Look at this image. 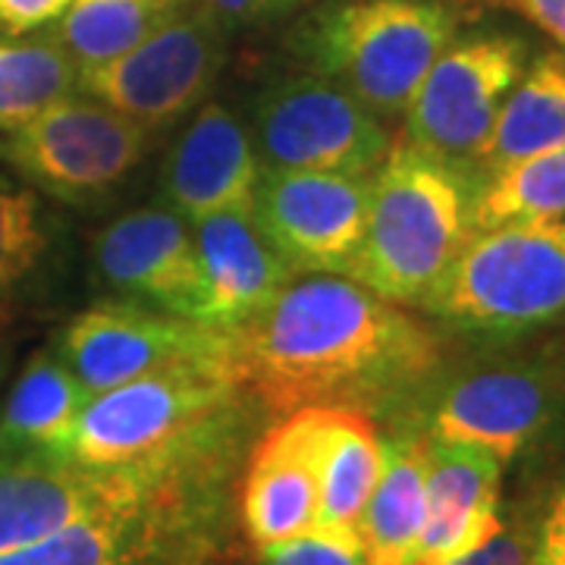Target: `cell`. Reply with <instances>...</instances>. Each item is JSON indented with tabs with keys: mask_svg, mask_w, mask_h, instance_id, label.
Masks as SVG:
<instances>
[{
	"mask_svg": "<svg viewBox=\"0 0 565 565\" xmlns=\"http://www.w3.org/2000/svg\"><path fill=\"white\" fill-rule=\"evenodd\" d=\"M57 355L88 396L182 367L236 371L233 330L158 315L139 302H102L82 311L63 330Z\"/></svg>",
	"mask_w": 565,
	"mask_h": 565,
	"instance_id": "9c48e42d",
	"label": "cell"
},
{
	"mask_svg": "<svg viewBox=\"0 0 565 565\" xmlns=\"http://www.w3.org/2000/svg\"><path fill=\"white\" fill-rule=\"evenodd\" d=\"M262 565H367L355 527L311 525L302 534L262 546Z\"/></svg>",
	"mask_w": 565,
	"mask_h": 565,
	"instance_id": "83f0119b",
	"label": "cell"
},
{
	"mask_svg": "<svg viewBox=\"0 0 565 565\" xmlns=\"http://www.w3.org/2000/svg\"><path fill=\"white\" fill-rule=\"evenodd\" d=\"M139 465L85 468L44 452H0V553L139 497Z\"/></svg>",
	"mask_w": 565,
	"mask_h": 565,
	"instance_id": "4fadbf2b",
	"label": "cell"
},
{
	"mask_svg": "<svg viewBox=\"0 0 565 565\" xmlns=\"http://www.w3.org/2000/svg\"><path fill=\"white\" fill-rule=\"evenodd\" d=\"M243 519L248 537L258 546L289 541L318 519V478L296 412L264 437L252 459L243 490Z\"/></svg>",
	"mask_w": 565,
	"mask_h": 565,
	"instance_id": "d6986e66",
	"label": "cell"
},
{
	"mask_svg": "<svg viewBox=\"0 0 565 565\" xmlns=\"http://www.w3.org/2000/svg\"><path fill=\"white\" fill-rule=\"evenodd\" d=\"M7 367H10V349L0 345V381H3V374H7Z\"/></svg>",
	"mask_w": 565,
	"mask_h": 565,
	"instance_id": "836d02e7",
	"label": "cell"
},
{
	"mask_svg": "<svg viewBox=\"0 0 565 565\" xmlns=\"http://www.w3.org/2000/svg\"><path fill=\"white\" fill-rule=\"evenodd\" d=\"M177 10L180 0H70L51 39L85 73L132 51Z\"/></svg>",
	"mask_w": 565,
	"mask_h": 565,
	"instance_id": "603a6c76",
	"label": "cell"
},
{
	"mask_svg": "<svg viewBox=\"0 0 565 565\" xmlns=\"http://www.w3.org/2000/svg\"><path fill=\"white\" fill-rule=\"evenodd\" d=\"M305 449L318 478V519L323 527H355L381 478L384 440L374 422L349 405H305Z\"/></svg>",
	"mask_w": 565,
	"mask_h": 565,
	"instance_id": "ac0fdd59",
	"label": "cell"
},
{
	"mask_svg": "<svg viewBox=\"0 0 565 565\" xmlns=\"http://www.w3.org/2000/svg\"><path fill=\"white\" fill-rule=\"evenodd\" d=\"M427 493H424V437L396 434L384 440L381 478L359 515V541L367 565H412L422 544Z\"/></svg>",
	"mask_w": 565,
	"mask_h": 565,
	"instance_id": "ffe728a7",
	"label": "cell"
},
{
	"mask_svg": "<svg viewBox=\"0 0 565 565\" xmlns=\"http://www.w3.org/2000/svg\"><path fill=\"white\" fill-rule=\"evenodd\" d=\"M243 386L277 412L399 403L440 362L434 333L343 274H302L233 330Z\"/></svg>",
	"mask_w": 565,
	"mask_h": 565,
	"instance_id": "6da1fadb",
	"label": "cell"
},
{
	"mask_svg": "<svg viewBox=\"0 0 565 565\" xmlns=\"http://www.w3.org/2000/svg\"><path fill=\"white\" fill-rule=\"evenodd\" d=\"M456 32L444 0H352L315 25L311 61L371 114L403 117Z\"/></svg>",
	"mask_w": 565,
	"mask_h": 565,
	"instance_id": "277c9868",
	"label": "cell"
},
{
	"mask_svg": "<svg viewBox=\"0 0 565 565\" xmlns=\"http://www.w3.org/2000/svg\"><path fill=\"white\" fill-rule=\"evenodd\" d=\"M79 88V70L54 39L0 41V132L35 120Z\"/></svg>",
	"mask_w": 565,
	"mask_h": 565,
	"instance_id": "d4e9b609",
	"label": "cell"
},
{
	"mask_svg": "<svg viewBox=\"0 0 565 565\" xmlns=\"http://www.w3.org/2000/svg\"><path fill=\"white\" fill-rule=\"evenodd\" d=\"M221 66L217 17L177 10L122 57L79 73V88L145 129H163L202 107Z\"/></svg>",
	"mask_w": 565,
	"mask_h": 565,
	"instance_id": "30bf717a",
	"label": "cell"
},
{
	"mask_svg": "<svg viewBox=\"0 0 565 565\" xmlns=\"http://www.w3.org/2000/svg\"><path fill=\"white\" fill-rule=\"evenodd\" d=\"M204 296L199 321L239 330L296 280L289 264L270 248L252 214H211L192 223Z\"/></svg>",
	"mask_w": 565,
	"mask_h": 565,
	"instance_id": "e0dca14e",
	"label": "cell"
},
{
	"mask_svg": "<svg viewBox=\"0 0 565 565\" xmlns=\"http://www.w3.org/2000/svg\"><path fill=\"white\" fill-rule=\"evenodd\" d=\"M527 61L531 47L519 35L475 32L452 39L405 107V141L475 177L478 151Z\"/></svg>",
	"mask_w": 565,
	"mask_h": 565,
	"instance_id": "52a82bcc",
	"label": "cell"
},
{
	"mask_svg": "<svg viewBox=\"0 0 565 565\" xmlns=\"http://www.w3.org/2000/svg\"><path fill=\"white\" fill-rule=\"evenodd\" d=\"M85 399V386L61 355L39 352L22 367L0 408V452H44L63 459Z\"/></svg>",
	"mask_w": 565,
	"mask_h": 565,
	"instance_id": "7402d4cb",
	"label": "cell"
},
{
	"mask_svg": "<svg viewBox=\"0 0 565 565\" xmlns=\"http://www.w3.org/2000/svg\"><path fill=\"white\" fill-rule=\"evenodd\" d=\"M7 321H10V318H7V311H3V305H0V330L7 327Z\"/></svg>",
	"mask_w": 565,
	"mask_h": 565,
	"instance_id": "d590c367",
	"label": "cell"
},
{
	"mask_svg": "<svg viewBox=\"0 0 565 565\" xmlns=\"http://www.w3.org/2000/svg\"><path fill=\"white\" fill-rule=\"evenodd\" d=\"M262 161L252 132L223 104H204L163 163V195L185 221L252 214Z\"/></svg>",
	"mask_w": 565,
	"mask_h": 565,
	"instance_id": "9a60e30c",
	"label": "cell"
},
{
	"mask_svg": "<svg viewBox=\"0 0 565 565\" xmlns=\"http://www.w3.org/2000/svg\"><path fill=\"white\" fill-rule=\"evenodd\" d=\"M553 217H565V145L509 163L475 182V230Z\"/></svg>",
	"mask_w": 565,
	"mask_h": 565,
	"instance_id": "cb8c5ba5",
	"label": "cell"
},
{
	"mask_svg": "<svg viewBox=\"0 0 565 565\" xmlns=\"http://www.w3.org/2000/svg\"><path fill=\"white\" fill-rule=\"evenodd\" d=\"M503 7L519 10L525 20L556 41L565 54V0H503Z\"/></svg>",
	"mask_w": 565,
	"mask_h": 565,
	"instance_id": "1f68e13d",
	"label": "cell"
},
{
	"mask_svg": "<svg viewBox=\"0 0 565 565\" xmlns=\"http://www.w3.org/2000/svg\"><path fill=\"white\" fill-rule=\"evenodd\" d=\"M70 0H0V29L10 35L32 32L61 17Z\"/></svg>",
	"mask_w": 565,
	"mask_h": 565,
	"instance_id": "4dcf8cb0",
	"label": "cell"
},
{
	"mask_svg": "<svg viewBox=\"0 0 565 565\" xmlns=\"http://www.w3.org/2000/svg\"><path fill=\"white\" fill-rule=\"evenodd\" d=\"M371 177L318 170H264L252 221L270 248L302 274H343L367 223Z\"/></svg>",
	"mask_w": 565,
	"mask_h": 565,
	"instance_id": "8fae6325",
	"label": "cell"
},
{
	"mask_svg": "<svg viewBox=\"0 0 565 565\" xmlns=\"http://www.w3.org/2000/svg\"><path fill=\"white\" fill-rule=\"evenodd\" d=\"M211 17H223V20H255L264 13H274L286 7L289 0H204Z\"/></svg>",
	"mask_w": 565,
	"mask_h": 565,
	"instance_id": "d6a6232c",
	"label": "cell"
},
{
	"mask_svg": "<svg viewBox=\"0 0 565 565\" xmlns=\"http://www.w3.org/2000/svg\"><path fill=\"white\" fill-rule=\"evenodd\" d=\"M102 280L122 296L199 321L204 282L192 230L173 207H139L102 230L95 243Z\"/></svg>",
	"mask_w": 565,
	"mask_h": 565,
	"instance_id": "5bb4252c",
	"label": "cell"
},
{
	"mask_svg": "<svg viewBox=\"0 0 565 565\" xmlns=\"http://www.w3.org/2000/svg\"><path fill=\"white\" fill-rule=\"evenodd\" d=\"M527 550H531V534L525 527L503 525L490 541L444 565H527Z\"/></svg>",
	"mask_w": 565,
	"mask_h": 565,
	"instance_id": "f546056e",
	"label": "cell"
},
{
	"mask_svg": "<svg viewBox=\"0 0 565 565\" xmlns=\"http://www.w3.org/2000/svg\"><path fill=\"white\" fill-rule=\"evenodd\" d=\"M527 565H565V481L550 497L544 515L531 534Z\"/></svg>",
	"mask_w": 565,
	"mask_h": 565,
	"instance_id": "f1b7e54d",
	"label": "cell"
},
{
	"mask_svg": "<svg viewBox=\"0 0 565 565\" xmlns=\"http://www.w3.org/2000/svg\"><path fill=\"white\" fill-rule=\"evenodd\" d=\"M243 381L223 367L148 374L88 396L76 415L63 459L85 468H129L226 412Z\"/></svg>",
	"mask_w": 565,
	"mask_h": 565,
	"instance_id": "5b68a950",
	"label": "cell"
},
{
	"mask_svg": "<svg viewBox=\"0 0 565 565\" xmlns=\"http://www.w3.org/2000/svg\"><path fill=\"white\" fill-rule=\"evenodd\" d=\"M252 145L262 170L374 177L393 141L381 117L343 85L299 76L270 85L255 102Z\"/></svg>",
	"mask_w": 565,
	"mask_h": 565,
	"instance_id": "ba28073f",
	"label": "cell"
},
{
	"mask_svg": "<svg viewBox=\"0 0 565 565\" xmlns=\"http://www.w3.org/2000/svg\"><path fill=\"white\" fill-rule=\"evenodd\" d=\"M141 122L88 98H63L35 120L0 132V154L29 182L70 204L107 199L148 151Z\"/></svg>",
	"mask_w": 565,
	"mask_h": 565,
	"instance_id": "8992f818",
	"label": "cell"
},
{
	"mask_svg": "<svg viewBox=\"0 0 565 565\" xmlns=\"http://www.w3.org/2000/svg\"><path fill=\"white\" fill-rule=\"evenodd\" d=\"M478 337H522L565 321V217L475 230L422 302Z\"/></svg>",
	"mask_w": 565,
	"mask_h": 565,
	"instance_id": "3957f363",
	"label": "cell"
},
{
	"mask_svg": "<svg viewBox=\"0 0 565 565\" xmlns=\"http://www.w3.org/2000/svg\"><path fill=\"white\" fill-rule=\"evenodd\" d=\"M139 497L122 500L35 544L0 553V565H122Z\"/></svg>",
	"mask_w": 565,
	"mask_h": 565,
	"instance_id": "484cf974",
	"label": "cell"
},
{
	"mask_svg": "<svg viewBox=\"0 0 565 565\" xmlns=\"http://www.w3.org/2000/svg\"><path fill=\"white\" fill-rule=\"evenodd\" d=\"M559 412V384L537 364H497L456 374L418 408L422 437L478 446L512 462Z\"/></svg>",
	"mask_w": 565,
	"mask_h": 565,
	"instance_id": "7c38bea8",
	"label": "cell"
},
{
	"mask_svg": "<svg viewBox=\"0 0 565 565\" xmlns=\"http://www.w3.org/2000/svg\"><path fill=\"white\" fill-rule=\"evenodd\" d=\"M456 3H503V0H456Z\"/></svg>",
	"mask_w": 565,
	"mask_h": 565,
	"instance_id": "e575fe53",
	"label": "cell"
},
{
	"mask_svg": "<svg viewBox=\"0 0 565 565\" xmlns=\"http://www.w3.org/2000/svg\"><path fill=\"white\" fill-rule=\"evenodd\" d=\"M44 252L39 204L0 177V289L22 280Z\"/></svg>",
	"mask_w": 565,
	"mask_h": 565,
	"instance_id": "4316f807",
	"label": "cell"
},
{
	"mask_svg": "<svg viewBox=\"0 0 565 565\" xmlns=\"http://www.w3.org/2000/svg\"><path fill=\"white\" fill-rule=\"evenodd\" d=\"M565 145V54L544 51L505 95L497 122L475 161V182L509 163Z\"/></svg>",
	"mask_w": 565,
	"mask_h": 565,
	"instance_id": "44dd1931",
	"label": "cell"
},
{
	"mask_svg": "<svg viewBox=\"0 0 565 565\" xmlns=\"http://www.w3.org/2000/svg\"><path fill=\"white\" fill-rule=\"evenodd\" d=\"M503 462L478 446L424 437L427 515L415 563L444 565L490 541L500 527Z\"/></svg>",
	"mask_w": 565,
	"mask_h": 565,
	"instance_id": "2e32d148",
	"label": "cell"
},
{
	"mask_svg": "<svg viewBox=\"0 0 565 565\" xmlns=\"http://www.w3.org/2000/svg\"><path fill=\"white\" fill-rule=\"evenodd\" d=\"M475 177L399 139L371 177L367 223L345 277L384 296L418 305L434 292L475 233Z\"/></svg>",
	"mask_w": 565,
	"mask_h": 565,
	"instance_id": "7a4b0ae2",
	"label": "cell"
}]
</instances>
